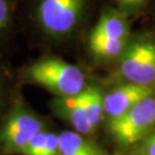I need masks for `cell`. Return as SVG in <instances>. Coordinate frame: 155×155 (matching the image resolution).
I'll list each match as a JSON object with an SVG mask.
<instances>
[{"mask_svg": "<svg viewBox=\"0 0 155 155\" xmlns=\"http://www.w3.org/2000/svg\"><path fill=\"white\" fill-rule=\"evenodd\" d=\"M95 0H23L21 38L44 51L74 41L89 25Z\"/></svg>", "mask_w": 155, "mask_h": 155, "instance_id": "6da1fadb", "label": "cell"}, {"mask_svg": "<svg viewBox=\"0 0 155 155\" xmlns=\"http://www.w3.org/2000/svg\"><path fill=\"white\" fill-rule=\"evenodd\" d=\"M60 155H106L105 150L93 139L75 130L59 132Z\"/></svg>", "mask_w": 155, "mask_h": 155, "instance_id": "8fae6325", "label": "cell"}, {"mask_svg": "<svg viewBox=\"0 0 155 155\" xmlns=\"http://www.w3.org/2000/svg\"><path fill=\"white\" fill-rule=\"evenodd\" d=\"M23 89L28 85L46 90L53 97H71L82 93L92 82L79 66L53 53H43L16 67Z\"/></svg>", "mask_w": 155, "mask_h": 155, "instance_id": "7a4b0ae2", "label": "cell"}, {"mask_svg": "<svg viewBox=\"0 0 155 155\" xmlns=\"http://www.w3.org/2000/svg\"><path fill=\"white\" fill-rule=\"evenodd\" d=\"M21 155H60V137L59 132L52 127L38 132Z\"/></svg>", "mask_w": 155, "mask_h": 155, "instance_id": "7c38bea8", "label": "cell"}, {"mask_svg": "<svg viewBox=\"0 0 155 155\" xmlns=\"http://www.w3.org/2000/svg\"><path fill=\"white\" fill-rule=\"evenodd\" d=\"M117 8L124 14H134L147 5L148 0H115Z\"/></svg>", "mask_w": 155, "mask_h": 155, "instance_id": "4fadbf2b", "label": "cell"}, {"mask_svg": "<svg viewBox=\"0 0 155 155\" xmlns=\"http://www.w3.org/2000/svg\"><path fill=\"white\" fill-rule=\"evenodd\" d=\"M155 93V87L139 84L127 83L104 93L105 117L108 121L122 116L139 101Z\"/></svg>", "mask_w": 155, "mask_h": 155, "instance_id": "52a82bcc", "label": "cell"}, {"mask_svg": "<svg viewBox=\"0 0 155 155\" xmlns=\"http://www.w3.org/2000/svg\"><path fill=\"white\" fill-rule=\"evenodd\" d=\"M139 155H144V154H139Z\"/></svg>", "mask_w": 155, "mask_h": 155, "instance_id": "9a60e30c", "label": "cell"}, {"mask_svg": "<svg viewBox=\"0 0 155 155\" xmlns=\"http://www.w3.org/2000/svg\"><path fill=\"white\" fill-rule=\"evenodd\" d=\"M143 154L155 155V129L145 140L144 146H143Z\"/></svg>", "mask_w": 155, "mask_h": 155, "instance_id": "5bb4252c", "label": "cell"}, {"mask_svg": "<svg viewBox=\"0 0 155 155\" xmlns=\"http://www.w3.org/2000/svg\"><path fill=\"white\" fill-rule=\"evenodd\" d=\"M84 91L71 97H52L48 107L53 115L68 123L72 130L92 137L95 131L86 114Z\"/></svg>", "mask_w": 155, "mask_h": 155, "instance_id": "8992f818", "label": "cell"}, {"mask_svg": "<svg viewBox=\"0 0 155 155\" xmlns=\"http://www.w3.org/2000/svg\"><path fill=\"white\" fill-rule=\"evenodd\" d=\"M23 0H0V53L12 58L18 51Z\"/></svg>", "mask_w": 155, "mask_h": 155, "instance_id": "ba28073f", "label": "cell"}, {"mask_svg": "<svg viewBox=\"0 0 155 155\" xmlns=\"http://www.w3.org/2000/svg\"><path fill=\"white\" fill-rule=\"evenodd\" d=\"M50 122L30 106L21 91L0 121V155H21L24 148Z\"/></svg>", "mask_w": 155, "mask_h": 155, "instance_id": "3957f363", "label": "cell"}, {"mask_svg": "<svg viewBox=\"0 0 155 155\" xmlns=\"http://www.w3.org/2000/svg\"><path fill=\"white\" fill-rule=\"evenodd\" d=\"M23 87L17 78L16 67L11 58L0 53V121L7 114Z\"/></svg>", "mask_w": 155, "mask_h": 155, "instance_id": "9c48e42d", "label": "cell"}, {"mask_svg": "<svg viewBox=\"0 0 155 155\" xmlns=\"http://www.w3.org/2000/svg\"><path fill=\"white\" fill-rule=\"evenodd\" d=\"M120 74L127 83L155 87V41L136 38L129 40L120 58Z\"/></svg>", "mask_w": 155, "mask_h": 155, "instance_id": "5b68a950", "label": "cell"}, {"mask_svg": "<svg viewBox=\"0 0 155 155\" xmlns=\"http://www.w3.org/2000/svg\"><path fill=\"white\" fill-rule=\"evenodd\" d=\"M129 40L101 36L92 31H87L85 36V44L89 53L97 61H109L120 59L127 47Z\"/></svg>", "mask_w": 155, "mask_h": 155, "instance_id": "30bf717a", "label": "cell"}, {"mask_svg": "<svg viewBox=\"0 0 155 155\" xmlns=\"http://www.w3.org/2000/svg\"><path fill=\"white\" fill-rule=\"evenodd\" d=\"M108 131L121 147H129L155 129V93L139 101L122 116L107 122Z\"/></svg>", "mask_w": 155, "mask_h": 155, "instance_id": "277c9868", "label": "cell"}]
</instances>
